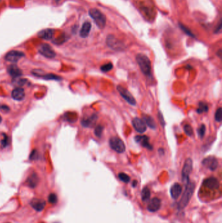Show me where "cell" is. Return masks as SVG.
Returning a JSON list of instances; mask_svg holds the SVG:
<instances>
[{
  "mask_svg": "<svg viewBox=\"0 0 222 223\" xmlns=\"http://www.w3.org/2000/svg\"><path fill=\"white\" fill-rule=\"evenodd\" d=\"M195 187V183L190 182V181L186 183V187L184 191L183 192V195L181 197V200H180L178 203V208L179 209H183L187 206V205L188 204L191 196H192L194 194Z\"/></svg>",
  "mask_w": 222,
  "mask_h": 223,
  "instance_id": "obj_1",
  "label": "cell"
},
{
  "mask_svg": "<svg viewBox=\"0 0 222 223\" xmlns=\"http://www.w3.org/2000/svg\"><path fill=\"white\" fill-rule=\"evenodd\" d=\"M136 62L144 75L147 76L151 75V62L146 55L143 54H138L136 56Z\"/></svg>",
  "mask_w": 222,
  "mask_h": 223,
  "instance_id": "obj_2",
  "label": "cell"
},
{
  "mask_svg": "<svg viewBox=\"0 0 222 223\" xmlns=\"http://www.w3.org/2000/svg\"><path fill=\"white\" fill-rule=\"evenodd\" d=\"M89 16L93 19L96 25L100 29H103L106 24V18L105 15L97 9H91L89 11Z\"/></svg>",
  "mask_w": 222,
  "mask_h": 223,
  "instance_id": "obj_3",
  "label": "cell"
},
{
  "mask_svg": "<svg viewBox=\"0 0 222 223\" xmlns=\"http://www.w3.org/2000/svg\"><path fill=\"white\" fill-rule=\"evenodd\" d=\"M110 146L112 149L119 153L125 152L126 147L122 140L118 137H112L110 140Z\"/></svg>",
  "mask_w": 222,
  "mask_h": 223,
  "instance_id": "obj_4",
  "label": "cell"
},
{
  "mask_svg": "<svg viewBox=\"0 0 222 223\" xmlns=\"http://www.w3.org/2000/svg\"><path fill=\"white\" fill-rule=\"evenodd\" d=\"M192 166H193L192 160L190 158L186 160L182 171V182L185 183H186L187 182H189V176L191 170H192Z\"/></svg>",
  "mask_w": 222,
  "mask_h": 223,
  "instance_id": "obj_5",
  "label": "cell"
},
{
  "mask_svg": "<svg viewBox=\"0 0 222 223\" xmlns=\"http://www.w3.org/2000/svg\"><path fill=\"white\" fill-rule=\"evenodd\" d=\"M24 56L25 54L22 52L18 50H11L6 54L5 56V59L9 62L16 63L19 62L22 58Z\"/></svg>",
  "mask_w": 222,
  "mask_h": 223,
  "instance_id": "obj_6",
  "label": "cell"
},
{
  "mask_svg": "<svg viewBox=\"0 0 222 223\" xmlns=\"http://www.w3.org/2000/svg\"><path fill=\"white\" fill-rule=\"evenodd\" d=\"M117 89V91L120 93V95L122 96V97L126 101L128 102V103L131 105H133V106L136 105V99H134L132 95L127 89L124 88L123 87H122L121 86H118Z\"/></svg>",
  "mask_w": 222,
  "mask_h": 223,
  "instance_id": "obj_7",
  "label": "cell"
},
{
  "mask_svg": "<svg viewBox=\"0 0 222 223\" xmlns=\"http://www.w3.org/2000/svg\"><path fill=\"white\" fill-rule=\"evenodd\" d=\"M39 53L47 58H55L56 56V54L55 51L50 46V45H48L46 43L41 45L39 49Z\"/></svg>",
  "mask_w": 222,
  "mask_h": 223,
  "instance_id": "obj_8",
  "label": "cell"
},
{
  "mask_svg": "<svg viewBox=\"0 0 222 223\" xmlns=\"http://www.w3.org/2000/svg\"><path fill=\"white\" fill-rule=\"evenodd\" d=\"M202 164L203 166L208 168L209 170L214 171L215 170H216V168L218 166V161L214 157L211 156L204 159L202 162Z\"/></svg>",
  "mask_w": 222,
  "mask_h": 223,
  "instance_id": "obj_9",
  "label": "cell"
},
{
  "mask_svg": "<svg viewBox=\"0 0 222 223\" xmlns=\"http://www.w3.org/2000/svg\"><path fill=\"white\" fill-rule=\"evenodd\" d=\"M203 185L210 190H217L220 187V183L218 179L214 177H211L204 181Z\"/></svg>",
  "mask_w": 222,
  "mask_h": 223,
  "instance_id": "obj_10",
  "label": "cell"
},
{
  "mask_svg": "<svg viewBox=\"0 0 222 223\" xmlns=\"http://www.w3.org/2000/svg\"><path fill=\"white\" fill-rule=\"evenodd\" d=\"M132 125L135 130L137 132H140V133L142 134L143 132H145L147 130L146 124L143 122V120H142L140 118H135L132 120Z\"/></svg>",
  "mask_w": 222,
  "mask_h": 223,
  "instance_id": "obj_11",
  "label": "cell"
},
{
  "mask_svg": "<svg viewBox=\"0 0 222 223\" xmlns=\"http://www.w3.org/2000/svg\"><path fill=\"white\" fill-rule=\"evenodd\" d=\"M161 204V203L160 199L158 198H153L149 201L147 206V209L150 212H157L160 209Z\"/></svg>",
  "mask_w": 222,
  "mask_h": 223,
  "instance_id": "obj_12",
  "label": "cell"
},
{
  "mask_svg": "<svg viewBox=\"0 0 222 223\" xmlns=\"http://www.w3.org/2000/svg\"><path fill=\"white\" fill-rule=\"evenodd\" d=\"M30 204L35 210L37 211V212H40L44 208L46 202L44 200H42V199L33 198L30 202Z\"/></svg>",
  "mask_w": 222,
  "mask_h": 223,
  "instance_id": "obj_13",
  "label": "cell"
},
{
  "mask_svg": "<svg viewBox=\"0 0 222 223\" xmlns=\"http://www.w3.org/2000/svg\"><path fill=\"white\" fill-rule=\"evenodd\" d=\"M106 42H107V45L113 49L119 50L123 48L122 44L120 43V42L117 41L112 35H109L108 37H107Z\"/></svg>",
  "mask_w": 222,
  "mask_h": 223,
  "instance_id": "obj_14",
  "label": "cell"
},
{
  "mask_svg": "<svg viewBox=\"0 0 222 223\" xmlns=\"http://www.w3.org/2000/svg\"><path fill=\"white\" fill-rule=\"evenodd\" d=\"M11 96L16 101H22L25 97L24 89L22 88H16L13 90Z\"/></svg>",
  "mask_w": 222,
  "mask_h": 223,
  "instance_id": "obj_15",
  "label": "cell"
},
{
  "mask_svg": "<svg viewBox=\"0 0 222 223\" xmlns=\"http://www.w3.org/2000/svg\"><path fill=\"white\" fill-rule=\"evenodd\" d=\"M54 34V30L52 29H45L40 31L38 33V37L44 40H50Z\"/></svg>",
  "mask_w": 222,
  "mask_h": 223,
  "instance_id": "obj_16",
  "label": "cell"
},
{
  "mask_svg": "<svg viewBox=\"0 0 222 223\" xmlns=\"http://www.w3.org/2000/svg\"><path fill=\"white\" fill-rule=\"evenodd\" d=\"M170 193L171 197L177 200V199L181 196L182 193V187L179 183H175L172 185L170 189Z\"/></svg>",
  "mask_w": 222,
  "mask_h": 223,
  "instance_id": "obj_17",
  "label": "cell"
},
{
  "mask_svg": "<svg viewBox=\"0 0 222 223\" xmlns=\"http://www.w3.org/2000/svg\"><path fill=\"white\" fill-rule=\"evenodd\" d=\"M135 140L141 144L144 148H146L149 149H153V146L149 143V138L147 136H136L135 137Z\"/></svg>",
  "mask_w": 222,
  "mask_h": 223,
  "instance_id": "obj_18",
  "label": "cell"
},
{
  "mask_svg": "<svg viewBox=\"0 0 222 223\" xmlns=\"http://www.w3.org/2000/svg\"><path fill=\"white\" fill-rule=\"evenodd\" d=\"M9 74L13 78H17L22 76V72L21 69L16 65H10L7 69Z\"/></svg>",
  "mask_w": 222,
  "mask_h": 223,
  "instance_id": "obj_19",
  "label": "cell"
},
{
  "mask_svg": "<svg viewBox=\"0 0 222 223\" xmlns=\"http://www.w3.org/2000/svg\"><path fill=\"white\" fill-rule=\"evenodd\" d=\"M91 24L89 22H86L85 23H83V24L82 25V27L80 32V37L82 38L87 37L90 33V31H91Z\"/></svg>",
  "mask_w": 222,
  "mask_h": 223,
  "instance_id": "obj_20",
  "label": "cell"
},
{
  "mask_svg": "<svg viewBox=\"0 0 222 223\" xmlns=\"http://www.w3.org/2000/svg\"><path fill=\"white\" fill-rule=\"evenodd\" d=\"M39 183V177L35 173L31 174L27 179V184L30 188H35Z\"/></svg>",
  "mask_w": 222,
  "mask_h": 223,
  "instance_id": "obj_21",
  "label": "cell"
},
{
  "mask_svg": "<svg viewBox=\"0 0 222 223\" xmlns=\"http://www.w3.org/2000/svg\"><path fill=\"white\" fill-rule=\"evenodd\" d=\"M97 119V116L94 114V115L91 116L90 118L87 119H85L82 121V124L83 127H89L92 126L96 122V120Z\"/></svg>",
  "mask_w": 222,
  "mask_h": 223,
  "instance_id": "obj_22",
  "label": "cell"
},
{
  "mask_svg": "<svg viewBox=\"0 0 222 223\" xmlns=\"http://www.w3.org/2000/svg\"><path fill=\"white\" fill-rule=\"evenodd\" d=\"M143 122H145V123L150 128L154 129L156 127H157V125H156L154 120L151 116L147 115H143Z\"/></svg>",
  "mask_w": 222,
  "mask_h": 223,
  "instance_id": "obj_23",
  "label": "cell"
},
{
  "mask_svg": "<svg viewBox=\"0 0 222 223\" xmlns=\"http://www.w3.org/2000/svg\"><path fill=\"white\" fill-rule=\"evenodd\" d=\"M151 197V191L148 187L143 188L141 191V198L143 202L148 201Z\"/></svg>",
  "mask_w": 222,
  "mask_h": 223,
  "instance_id": "obj_24",
  "label": "cell"
},
{
  "mask_svg": "<svg viewBox=\"0 0 222 223\" xmlns=\"http://www.w3.org/2000/svg\"><path fill=\"white\" fill-rule=\"evenodd\" d=\"M208 110V106L207 103H205V102H199V108H198L197 110V113L201 114L203 112H207Z\"/></svg>",
  "mask_w": 222,
  "mask_h": 223,
  "instance_id": "obj_25",
  "label": "cell"
},
{
  "mask_svg": "<svg viewBox=\"0 0 222 223\" xmlns=\"http://www.w3.org/2000/svg\"><path fill=\"white\" fill-rule=\"evenodd\" d=\"M2 140H1V144H2V147L3 148H6V147H7L8 146H9V136L7 135H5V134H4V133H3L2 135Z\"/></svg>",
  "mask_w": 222,
  "mask_h": 223,
  "instance_id": "obj_26",
  "label": "cell"
},
{
  "mask_svg": "<svg viewBox=\"0 0 222 223\" xmlns=\"http://www.w3.org/2000/svg\"><path fill=\"white\" fill-rule=\"evenodd\" d=\"M118 177L119 178V179L121 181V182L127 183L130 182V178L128 176L127 174H126L124 173H119L118 175Z\"/></svg>",
  "mask_w": 222,
  "mask_h": 223,
  "instance_id": "obj_27",
  "label": "cell"
},
{
  "mask_svg": "<svg viewBox=\"0 0 222 223\" xmlns=\"http://www.w3.org/2000/svg\"><path fill=\"white\" fill-rule=\"evenodd\" d=\"M184 131L186 134L188 136H191L194 135V130L191 126L190 125H186L184 127Z\"/></svg>",
  "mask_w": 222,
  "mask_h": 223,
  "instance_id": "obj_28",
  "label": "cell"
},
{
  "mask_svg": "<svg viewBox=\"0 0 222 223\" xmlns=\"http://www.w3.org/2000/svg\"><path fill=\"white\" fill-rule=\"evenodd\" d=\"M42 77H43V78L46 80H61V78L59 76L56 75H53V74H48V75H43Z\"/></svg>",
  "mask_w": 222,
  "mask_h": 223,
  "instance_id": "obj_29",
  "label": "cell"
},
{
  "mask_svg": "<svg viewBox=\"0 0 222 223\" xmlns=\"http://www.w3.org/2000/svg\"><path fill=\"white\" fill-rule=\"evenodd\" d=\"M215 119L217 122H221L222 119V110L221 108H219L216 112L215 114Z\"/></svg>",
  "mask_w": 222,
  "mask_h": 223,
  "instance_id": "obj_30",
  "label": "cell"
},
{
  "mask_svg": "<svg viewBox=\"0 0 222 223\" xmlns=\"http://www.w3.org/2000/svg\"><path fill=\"white\" fill-rule=\"evenodd\" d=\"M103 129H104L103 126H102V125H98V126L97 127L95 128V129H94V134H95V135L97 136V137H98V138H100L101 136H102V134H103Z\"/></svg>",
  "mask_w": 222,
  "mask_h": 223,
  "instance_id": "obj_31",
  "label": "cell"
},
{
  "mask_svg": "<svg viewBox=\"0 0 222 223\" xmlns=\"http://www.w3.org/2000/svg\"><path fill=\"white\" fill-rule=\"evenodd\" d=\"M112 68H113L112 63H107L103 66H101L100 70L103 72H107V71H110V70H111Z\"/></svg>",
  "mask_w": 222,
  "mask_h": 223,
  "instance_id": "obj_32",
  "label": "cell"
},
{
  "mask_svg": "<svg viewBox=\"0 0 222 223\" xmlns=\"http://www.w3.org/2000/svg\"><path fill=\"white\" fill-rule=\"evenodd\" d=\"M48 201L51 204H56L57 202V196L56 194L52 193L48 196Z\"/></svg>",
  "mask_w": 222,
  "mask_h": 223,
  "instance_id": "obj_33",
  "label": "cell"
},
{
  "mask_svg": "<svg viewBox=\"0 0 222 223\" xmlns=\"http://www.w3.org/2000/svg\"><path fill=\"white\" fill-rule=\"evenodd\" d=\"M205 131H206V128H205V125H201L200 126V127L198 130V134H199V136L201 138H203L205 134Z\"/></svg>",
  "mask_w": 222,
  "mask_h": 223,
  "instance_id": "obj_34",
  "label": "cell"
},
{
  "mask_svg": "<svg viewBox=\"0 0 222 223\" xmlns=\"http://www.w3.org/2000/svg\"><path fill=\"white\" fill-rule=\"evenodd\" d=\"M0 110H2L3 112H8L10 110V108L7 105H0Z\"/></svg>",
  "mask_w": 222,
  "mask_h": 223,
  "instance_id": "obj_35",
  "label": "cell"
},
{
  "mask_svg": "<svg viewBox=\"0 0 222 223\" xmlns=\"http://www.w3.org/2000/svg\"><path fill=\"white\" fill-rule=\"evenodd\" d=\"M180 27H181L182 29V30H184V32L186 33V34H188V35H189L190 36H191V37H194V35L192 34V33H191V31H190V30H188L186 28V27H184V26H183L182 25H180Z\"/></svg>",
  "mask_w": 222,
  "mask_h": 223,
  "instance_id": "obj_36",
  "label": "cell"
},
{
  "mask_svg": "<svg viewBox=\"0 0 222 223\" xmlns=\"http://www.w3.org/2000/svg\"><path fill=\"white\" fill-rule=\"evenodd\" d=\"M37 158V152L36 150H33L30 155V159L34 160Z\"/></svg>",
  "mask_w": 222,
  "mask_h": 223,
  "instance_id": "obj_37",
  "label": "cell"
},
{
  "mask_svg": "<svg viewBox=\"0 0 222 223\" xmlns=\"http://www.w3.org/2000/svg\"><path fill=\"white\" fill-rule=\"evenodd\" d=\"M158 119L160 120V122L161 123V125H162V126H164V124H165L164 119L162 114H161V113L160 112H158Z\"/></svg>",
  "mask_w": 222,
  "mask_h": 223,
  "instance_id": "obj_38",
  "label": "cell"
},
{
  "mask_svg": "<svg viewBox=\"0 0 222 223\" xmlns=\"http://www.w3.org/2000/svg\"><path fill=\"white\" fill-rule=\"evenodd\" d=\"M158 152H159V154L160 155H164V153H165V151L163 149H160L158 150Z\"/></svg>",
  "mask_w": 222,
  "mask_h": 223,
  "instance_id": "obj_39",
  "label": "cell"
},
{
  "mask_svg": "<svg viewBox=\"0 0 222 223\" xmlns=\"http://www.w3.org/2000/svg\"><path fill=\"white\" fill-rule=\"evenodd\" d=\"M137 181H134V182H133L132 185H133L134 187H136V186L137 185Z\"/></svg>",
  "mask_w": 222,
  "mask_h": 223,
  "instance_id": "obj_40",
  "label": "cell"
},
{
  "mask_svg": "<svg viewBox=\"0 0 222 223\" xmlns=\"http://www.w3.org/2000/svg\"><path fill=\"white\" fill-rule=\"evenodd\" d=\"M2 118L1 117V116H0V123H2Z\"/></svg>",
  "mask_w": 222,
  "mask_h": 223,
  "instance_id": "obj_41",
  "label": "cell"
},
{
  "mask_svg": "<svg viewBox=\"0 0 222 223\" xmlns=\"http://www.w3.org/2000/svg\"><path fill=\"white\" fill-rule=\"evenodd\" d=\"M55 1H56V2H59V1H60V0H55Z\"/></svg>",
  "mask_w": 222,
  "mask_h": 223,
  "instance_id": "obj_42",
  "label": "cell"
},
{
  "mask_svg": "<svg viewBox=\"0 0 222 223\" xmlns=\"http://www.w3.org/2000/svg\"><path fill=\"white\" fill-rule=\"evenodd\" d=\"M0 1H1V0H0Z\"/></svg>",
  "mask_w": 222,
  "mask_h": 223,
  "instance_id": "obj_43",
  "label": "cell"
}]
</instances>
